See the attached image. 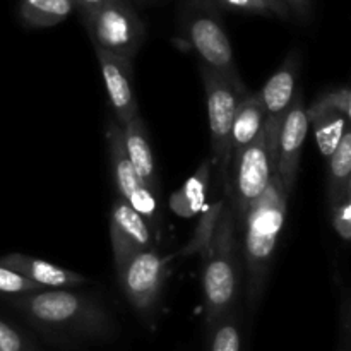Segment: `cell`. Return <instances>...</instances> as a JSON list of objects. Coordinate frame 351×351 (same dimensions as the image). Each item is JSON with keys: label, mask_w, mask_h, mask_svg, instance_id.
<instances>
[{"label": "cell", "mask_w": 351, "mask_h": 351, "mask_svg": "<svg viewBox=\"0 0 351 351\" xmlns=\"http://www.w3.org/2000/svg\"><path fill=\"white\" fill-rule=\"evenodd\" d=\"M106 147H108L110 167H112L113 180H115L119 197L129 202L141 216L147 221L153 233H160V206L158 195L153 194L146 185L137 177L136 170L127 158L125 146H123L122 125L115 119L110 120L105 130Z\"/></svg>", "instance_id": "9"}, {"label": "cell", "mask_w": 351, "mask_h": 351, "mask_svg": "<svg viewBox=\"0 0 351 351\" xmlns=\"http://www.w3.org/2000/svg\"><path fill=\"white\" fill-rule=\"evenodd\" d=\"M336 351H351V304L346 290H343L339 305V335Z\"/></svg>", "instance_id": "27"}, {"label": "cell", "mask_w": 351, "mask_h": 351, "mask_svg": "<svg viewBox=\"0 0 351 351\" xmlns=\"http://www.w3.org/2000/svg\"><path fill=\"white\" fill-rule=\"evenodd\" d=\"M206 351H245L243 321L239 308H233L206 328Z\"/></svg>", "instance_id": "20"}, {"label": "cell", "mask_w": 351, "mask_h": 351, "mask_svg": "<svg viewBox=\"0 0 351 351\" xmlns=\"http://www.w3.org/2000/svg\"><path fill=\"white\" fill-rule=\"evenodd\" d=\"M283 120V119H281ZM281 120L264 119L263 129L243 149L237 163L228 170L225 192L237 213L239 226L247 209L263 195L276 173L278 130Z\"/></svg>", "instance_id": "4"}, {"label": "cell", "mask_w": 351, "mask_h": 351, "mask_svg": "<svg viewBox=\"0 0 351 351\" xmlns=\"http://www.w3.org/2000/svg\"><path fill=\"white\" fill-rule=\"evenodd\" d=\"M211 160H206L194 175L182 185L178 192L170 197L171 211L182 218H192L202 211L208 199L209 182H211Z\"/></svg>", "instance_id": "17"}, {"label": "cell", "mask_w": 351, "mask_h": 351, "mask_svg": "<svg viewBox=\"0 0 351 351\" xmlns=\"http://www.w3.org/2000/svg\"><path fill=\"white\" fill-rule=\"evenodd\" d=\"M298 53L291 51L280 69L271 75L259 91L261 103L267 119L281 120L287 113L288 106L297 95L298 79Z\"/></svg>", "instance_id": "15"}, {"label": "cell", "mask_w": 351, "mask_h": 351, "mask_svg": "<svg viewBox=\"0 0 351 351\" xmlns=\"http://www.w3.org/2000/svg\"><path fill=\"white\" fill-rule=\"evenodd\" d=\"M96 51L99 69H101L103 82H105L106 93H108L110 103L115 112V120L120 125H125L132 117L139 113L136 93L132 84V60L129 58H117Z\"/></svg>", "instance_id": "12"}, {"label": "cell", "mask_w": 351, "mask_h": 351, "mask_svg": "<svg viewBox=\"0 0 351 351\" xmlns=\"http://www.w3.org/2000/svg\"><path fill=\"white\" fill-rule=\"evenodd\" d=\"M171 257L173 256H163L151 247L134 254L117 267L120 290L144 322H151L156 317Z\"/></svg>", "instance_id": "7"}, {"label": "cell", "mask_w": 351, "mask_h": 351, "mask_svg": "<svg viewBox=\"0 0 351 351\" xmlns=\"http://www.w3.org/2000/svg\"><path fill=\"white\" fill-rule=\"evenodd\" d=\"M184 40L201 58V65L213 69L233 88L249 93L233 57L232 41L226 33L218 7L211 0H187L182 14Z\"/></svg>", "instance_id": "5"}, {"label": "cell", "mask_w": 351, "mask_h": 351, "mask_svg": "<svg viewBox=\"0 0 351 351\" xmlns=\"http://www.w3.org/2000/svg\"><path fill=\"white\" fill-rule=\"evenodd\" d=\"M0 351H36L29 338L0 319Z\"/></svg>", "instance_id": "26"}, {"label": "cell", "mask_w": 351, "mask_h": 351, "mask_svg": "<svg viewBox=\"0 0 351 351\" xmlns=\"http://www.w3.org/2000/svg\"><path fill=\"white\" fill-rule=\"evenodd\" d=\"M110 240L117 269L134 254L153 247V230L129 202L119 197L110 211Z\"/></svg>", "instance_id": "11"}, {"label": "cell", "mask_w": 351, "mask_h": 351, "mask_svg": "<svg viewBox=\"0 0 351 351\" xmlns=\"http://www.w3.org/2000/svg\"><path fill=\"white\" fill-rule=\"evenodd\" d=\"M16 311L41 335L55 341H93L113 335L112 317L96 300L69 288H47L12 297Z\"/></svg>", "instance_id": "1"}, {"label": "cell", "mask_w": 351, "mask_h": 351, "mask_svg": "<svg viewBox=\"0 0 351 351\" xmlns=\"http://www.w3.org/2000/svg\"><path fill=\"white\" fill-rule=\"evenodd\" d=\"M105 2L106 0H75V7H77V10L81 12L82 19H86V17L91 16L95 10H98Z\"/></svg>", "instance_id": "29"}, {"label": "cell", "mask_w": 351, "mask_h": 351, "mask_svg": "<svg viewBox=\"0 0 351 351\" xmlns=\"http://www.w3.org/2000/svg\"><path fill=\"white\" fill-rule=\"evenodd\" d=\"M351 130H346L339 141L335 153L329 156L328 201L329 204L338 201L346 191L351 189Z\"/></svg>", "instance_id": "21"}, {"label": "cell", "mask_w": 351, "mask_h": 351, "mask_svg": "<svg viewBox=\"0 0 351 351\" xmlns=\"http://www.w3.org/2000/svg\"><path fill=\"white\" fill-rule=\"evenodd\" d=\"M331 208V219L336 233L343 242H350L351 239V189L346 191L338 201L329 204Z\"/></svg>", "instance_id": "24"}, {"label": "cell", "mask_w": 351, "mask_h": 351, "mask_svg": "<svg viewBox=\"0 0 351 351\" xmlns=\"http://www.w3.org/2000/svg\"><path fill=\"white\" fill-rule=\"evenodd\" d=\"M0 266H5L16 273L23 274L27 280L40 285L43 290L47 288H75L84 285L86 276L65 267L55 266L48 261L26 254H7L0 257Z\"/></svg>", "instance_id": "13"}, {"label": "cell", "mask_w": 351, "mask_h": 351, "mask_svg": "<svg viewBox=\"0 0 351 351\" xmlns=\"http://www.w3.org/2000/svg\"><path fill=\"white\" fill-rule=\"evenodd\" d=\"M82 21L95 50L110 57L132 60L146 40V26L125 0H106Z\"/></svg>", "instance_id": "6"}, {"label": "cell", "mask_w": 351, "mask_h": 351, "mask_svg": "<svg viewBox=\"0 0 351 351\" xmlns=\"http://www.w3.org/2000/svg\"><path fill=\"white\" fill-rule=\"evenodd\" d=\"M201 77L204 84L206 105H208L209 132H211V165L216 168V180L225 184L228 180L230 165V134L233 117L240 99L247 93L233 88L223 75L213 69L201 65Z\"/></svg>", "instance_id": "8"}, {"label": "cell", "mask_w": 351, "mask_h": 351, "mask_svg": "<svg viewBox=\"0 0 351 351\" xmlns=\"http://www.w3.org/2000/svg\"><path fill=\"white\" fill-rule=\"evenodd\" d=\"M264 119H266V113H264L259 93L249 91L240 99L239 106L235 110V117H233L232 134H230L228 170L237 163L243 149L252 143L254 137L263 129Z\"/></svg>", "instance_id": "16"}, {"label": "cell", "mask_w": 351, "mask_h": 351, "mask_svg": "<svg viewBox=\"0 0 351 351\" xmlns=\"http://www.w3.org/2000/svg\"><path fill=\"white\" fill-rule=\"evenodd\" d=\"M239 219L228 195L221 201L215 226L202 247V295H204L206 328L221 315L237 308L240 295Z\"/></svg>", "instance_id": "3"}, {"label": "cell", "mask_w": 351, "mask_h": 351, "mask_svg": "<svg viewBox=\"0 0 351 351\" xmlns=\"http://www.w3.org/2000/svg\"><path fill=\"white\" fill-rule=\"evenodd\" d=\"M75 9V0H21L19 17L26 27L41 29L57 26Z\"/></svg>", "instance_id": "18"}, {"label": "cell", "mask_w": 351, "mask_h": 351, "mask_svg": "<svg viewBox=\"0 0 351 351\" xmlns=\"http://www.w3.org/2000/svg\"><path fill=\"white\" fill-rule=\"evenodd\" d=\"M218 9L233 10V12L256 14V16L278 17L288 21L291 17L290 10L283 0H211Z\"/></svg>", "instance_id": "22"}, {"label": "cell", "mask_w": 351, "mask_h": 351, "mask_svg": "<svg viewBox=\"0 0 351 351\" xmlns=\"http://www.w3.org/2000/svg\"><path fill=\"white\" fill-rule=\"evenodd\" d=\"M40 290H43V288L34 283V281L27 280L26 276L9 269V267L0 266V295L19 297V295L33 293V291Z\"/></svg>", "instance_id": "23"}, {"label": "cell", "mask_w": 351, "mask_h": 351, "mask_svg": "<svg viewBox=\"0 0 351 351\" xmlns=\"http://www.w3.org/2000/svg\"><path fill=\"white\" fill-rule=\"evenodd\" d=\"M290 14H295L300 19H308L311 16V0H283Z\"/></svg>", "instance_id": "28"}, {"label": "cell", "mask_w": 351, "mask_h": 351, "mask_svg": "<svg viewBox=\"0 0 351 351\" xmlns=\"http://www.w3.org/2000/svg\"><path fill=\"white\" fill-rule=\"evenodd\" d=\"M123 130V146H125L127 158L136 170L137 177L153 194L160 197V178L156 171V161H154L153 149H151L149 137H147L146 125L137 113L129 120Z\"/></svg>", "instance_id": "14"}, {"label": "cell", "mask_w": 351, "mask_h": 351, "mask_svg": "<svg viewBox=\"0 0 351 351\" xmlns=\"http://www.w3.org/2000/svg\"><path fill=\"white\" fill-rule=\"evenodd\" d=\"M288 195L290 192H287L280 177L274 173L266 191L247 209L240 223L247 271V304L250 311L257 307L266 290L274 250L287 219Z\"/></svg>", "instance_id": "2"}, {"label": "cell", "mask_w": 351, "mask_h": 351, "mask_svg": "<svg viewBox=\"0 0 351 351\" xmlns=\"http://www.w3.org/2000/svg\"><path fill=\"white\" fill-rule=\"evenodd\" d=\"M308 127L311 123H308L307 108L304 105V96L298 93L295 95L291 105L288 106L287 113L281 120L280 130H278L276 175L280 177L287 192L293 191L295 182H297Z\"/></svg>", "instance_id": "10"}, {"label": "cell", "mask_w": 351, "mask_h": 351, "mask_svg": "<svg viewBox=\"0 0 351 351\" xmlns=\"http://www.w3.org/2000/svg\"><path fill=\"white\" fill-rule=\"evenodd\" d=\"M308 123L312 125L317 141V147L322 156L329 158L338 147L339 141L350 130V115L339 110H317L308 112Z\"/></svg>", "instance_id": "19"}, {"label": "cell", "mask_w": 351, "mask_h": 351, "mask_svg": "<svg viewBox=\"0 0 351 351\" xmlns=\"http://www.w3.org/2000/svg\"><path fill=\"white\" fill-rule=\"evenodd\" d=\"M308 112H317V110H339V112L350 115L351 113V91L348 86L332 89V91L324 93L319 96L311 106Z\"/></svg>", "instance_id": "25"}]
</instances>
